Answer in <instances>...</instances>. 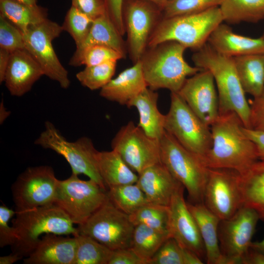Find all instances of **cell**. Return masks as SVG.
<instances>
[{"mask_svg":"<svg viewBox=\"0 0 264 264\" xmlns=\"http://www.w3.org/2000/svg\"><path fill=\"white\" fill-rule=\"evenodd\" d=\"M243 127L235 112L219 114L210 126L212 145L203 160L207 167L230 169L241 174L259 160L256 146Z\"/></svg>","mask_w":264,"mask_h":264,"instance_id":"6da1fadb","label":"cell"},{"mask_svg":"<svg viewBox=\"0 0 264 264\" xmlns=\"http://www.w3.org/2000/svg\"><path fill=\"white\" fill-rule=\"evenodd\" d=\"M195 66L209 70L217 89L219 114L235 112L250 128V106L240 82L233 58L216 51L207 43L192 56Z\"/></svg>","mask_w":264,"mask_h":264,"instance_id":"7a4b0ae2","label":"cell"},{"mask_svg":"<svg viewBox=\"0 0 264 264\" xmlns=\"http://www.w3.org/2000/svg\"><path fill=\"white\" fill-rule=\"evenodd\" d=\"M187 48L174 41L148 47L139 60L147 87L178 93L188 76L202 69L190 65L184 58Z\"/></svg>","mask_w":264,"mask_h":264,"instance_id":"3957f363","label":"cell"},{"mask_svg":"<svg viewBox=\"0 0 264 264\" xmlns=\"http://www.w3.org/2000/svg\"><path fill=\"white\" fill-rule=\"evenodd\" d=\"M12 220L16 239L11 246L13 252L27 257L34 250L42 235L54 234L73 236L77 227L69 216L55 203L17 211Z\"/></svg>","mask_w":264,"mask_h":264,"instance_id":"277c9868","label":"cell"},{"mask_svg":"<svg viewBox=\"0 0 264 264\" xmlns=\"http://www.w3.org/2000/svg\"><path fill=\"white\" fill-rule=\"evenodd\" d=\"M223 22L219 6L199 13L162 19L153 32L148 47L174 41L197 51L207 43L211 34Z\"/></svg>","mask_w":264,"mask_h":264,"instance_id":"5b68a950","label":"cell"},{"mask_svg":"<svg viewBox=\"0 0 264 264\" xmlns=\"http://www.w3.org/2000/svg\"><path fill=\"white\" fill-rule=\"evenodd\" d=\"M159 144L161 162L186 189L189 202L203 203L209 168L166 131Z\"/></svg>","mask_w":264,"mask_h":264,"instance_id":"8992f818","label":"cell"},{"mask_svg":"<svg viewBox=\"0 0 264 264\" xmlns=\"http://www.w3.org/2000/svg\"><path fill=\"white\" fill-rule=\"evenodd\" d=\"M35 144L50 149L63 156L69 164L72 174H84L107 190L98 165L97 151L89 138L82 136L74 142L68 141L50 121L35 140Z\"/></svg>","mask_w":264,"mask_h":264,"instance_id":"52a82bcc","label":"cell"},{"mask_svg":"<svg viewBox=\"0 0 264 264\" xmlns=\"http://www.w3.org/2000/svg\"><path fill=\"white\" fill-rule=\"evenodd\" d=\"M170 98L165 131L203 161L212 145L210 127L199 119L178 93L171 92Z\"/></svg>","mask_w":264,"mask_h":264,"instance_id":"ba28073f","label":"cell"},{"mask_svg":"<svg viewBox=\"0 0 264 264\" xmlns=\"http://www.w3.org/2000/svg\"><path fill=\"white\" fill-rule=\"evenodd\" d=\"M109 199L107 190L95 181L84 180L72 174L58 181L54 203L69 216L74 224L84 223Z\"/></svg>","mask_w":264,"mask_h":264,"instance_id":"9c48e42d","label":"cell"},{"mask_svg":"<svg viewBox=\"0 0 264 264\" xmlns=\"http://www.w3.org/2000/svg\"><path fill=\"white\" fill-rule=\"evenodd\" d=\"M134 228L129 215L117 208L109 198L77 229L79 234L89 236L114 250L130 247Z\"/></svg>","mask_w":264,"mask_h":264,"instance_id":"30bf717a","label":"cell"},{"mask_svg":"<svg viewBox=\"0 0 264 264\" xmlns=\"http://www.w3.org/2000/svg\"><path fill=\"white\" fill-rule=\"evenodd\" d=\"M63 31L62 25L47 19L29 26L22 34L25 49L39 64L44 75L66 89L70 84L68 71L60 62L52 45L53 41Z\"/></svg>","mask_w":264,"mask_h":264,"instance_id":"8fae6325","label":"cell"},{"mask_svg":"<svg viewBox=\"0 0 264 264\" xmlns=\"http://www.w3.org/2000/svg\"><path fill=\"white\" fill-rule=\"evenodd\" d=\"M122 13L127 52L135 64L148 48L153 32L162 19V8L148 0H124Z\"/></svg>","mask_w":264,"mask_h":264,"instance_id":"7c38bea8","label":"cell"},{"mask_svg":"<svg viewBox=\"0 0 264 264\" xmlns=\"http://www.w3.org/2000/svg\"><path fill=\"white\" fill-rule=\"evenodd\" d=\"M58 181L50 166L27 168L18 176L11 188L16 211L54 203Z\"/></svg>","mask_w":264,"mask_h":264,"instance_id":"4fadbf2b","label":"cell"},{"mask_svg":"<svg viewBox=\"0 0 264 264\" xmlns=\"http://www.w3.org/2000/svg\"><path fill=\"white\" fill-rule=\"evenodd\" d=\"M111 146L137 175L161 162L159 140L148 136L132 121L120 128L112 139Z\"/></svg>","mask_w":264,"mask_h":264,"instance_id":"5bb4252c","label":"cell"},{"mask_svg":"<svg viewBox=\"0 0 264 264\" xmlns=\"http://www.w3.org/2000/svg\"><path fill=\"white\" fill-rule=\"evenodd\" d=\"M240 179L235 170L208 169L203 203L220 220L230 218L243 206Z\"/></svg>","mask_w":264,"mask_h":264,"instance_id":"9a60e30c","label":"cell"},{"mask_svg":"<svg viewBox=\"0 0 264 264\" xmlns=\"http://www.w3.org/2000/svg\"><path fill=\"white\" fill-rule=\"evenodd\" d=\"M260 217L254 209L241 207L230 218L220 220L218 236L220 249L227 264H240L248 251Z\"/></svg>","mask_w":264,"mask_h":264,"instance_id":"2e32d148","label":"cell"},{"mask_svg":"<svg viewBox=\"0 0 264 264\" xmlns=\"http://www.w3.org/2000/svg\"><path fill=\"white\" fill-rule=\"evenodd\" d=\"M178 93L207 125L210 127L218 117V92L209 70L202 69L188 78Z\"/></svg>","mask_w":264,"mask_h":264,"instance_id":"e0dca14e","label":"cell"},{"mask_svg":"<svg viewBox=\"0 0 264 264\" xmlns=\"http://www.w3.org/2000/svg\"><path fill=\"white\" fill-rule=\"evenodd\" d=\"M181 184L174 194L170 203L169 233L183 247L206 260V251L196 221L184 198Z\"/></svg>","mask_w":264,"mask_h":264,"instance_id":"ac0fdd59","label":"cell"},{"mask_svg":"<svg viewBox=\"0 0 264 264\" xmlns=\"http://www.w3.org/2000/svg\"><path fill=\"white\" fill-rule=\"evenodd\" d=\"M43 75L41 67L28 51L19 49L10 54L3 82L12 95L21 97Z\"/></svg>","mask_w":264,"mask_h":264,"instance_id":"d6986e66","label":"cell"},{"mask_svg":"<svg viewBox=\"0 0 264 264\" xmlns=\"http://www.w3.org/2000/svg\"><path fill=\"white\" fill-rule=\"evenodd\" d=\"M77 239L46 234L23 260L24 264H74Z\"/></svg>","mask_w":264,"mask_h":264,"instance_id":"ffe728a7","label":"cell"},{"mask_svg":"<svg viewBox=\"0 0 264 264\" xmlns=\"http://www.w3.org/2000/svg\"><path fill=\"white\" fill-rule=\"evenodd\" d=\"M136 184L150 202L169 206L181 185L161 163L154 164L138 174Z\"/></svg>","mask_w":264,"mask_h":264,"instance_id":"44dd1931","label":"cell"},{"mask_svg":"<svg viewBox=\"0 0 264 264\" xmlns=\"http://www.w3.org/2000/svg\"><path fill=\"white\" fill-rule=\"evenodd\" d=\"M207 43L220 54L232 58L264 53L262 36L253 38L238 34L222 23L212 32Z\"/></svg>","mask_w":264,"mask_h":264,"instance_id":"7402d4cb","label":"cell"},{"mask_svg":"<svg viewBox=\"0 0 264 264\" xmlns=\"http://www.w3.org/2000/svg\"><path fill=\"white\" fill-rule=\"evenodd\" d=\"M133 64L100 89V95L128 107L130 102L148 87L140 60Z\"/></svg>","mask_w":264,"mask_h":264,"instance_id":"603a6c76","label":"cell"},{"mask_svg":"<svg viewBox=\"0 0 264 264\" xmlns=\"http://www.w3.org/2000/svg\"><path fill=\"white\" fill-rule=\"evenodd\" d=\"M187 204L196 221L203 242L207 263L227 264L221 253L219 244L218 228L220 220L203 203L187 202Z\"/></svg>","mask_w":264,"mask_h":264,"instance_id":"cb8c5ba5","label":"cell"},{"mask_svg":"<svg viewBox=\"0 0 264 264\" xmlns=\"http://www.w3.org/2000/svg\"><path fill=\"white\" fill-rule=\"evenodd\" d=\"M158 99V93L147 87L130 102L128 107L137 109L138 126L149 137L159 140L165 131V115L157 108Z\"/></svg>","mask_w":264,"mask_h":264,"instance_id":"d4e9b609","label":"cell"},{"mask_svg":"<svg viewBox=\"0 0 264 264\" xmlns=\"http://www.w3.org/2000/svg\"><path fill=\"white\" fill-rule=\"evenodd\" d=\"M236 70L245 93L254 98L264 91V53L233 58Z\"/></svg>","mask_w":264,"mask_h":264,"instance_id":"484cf974","label":"cell"},{"mask_svg":"<svg viewBox=\"0 0 264 264\" xmlns=\"http://www.w3.org/2000/svg\"><path fill=\"white\" fill-rule=\"evenodd\" d=\"M240 181L243 206L255 209L264 220V160H258L241 173Z\"/></svg>","mask_w":264,"mask_h":264,"instance_id":"4316f807","label":"cell"},{"mask_svg":"<svg viewBox=\"0 0 264 264\" xmlns=\"http://www.w3.org/2000/svg\"><path fill=\"white\" fill-rule=\"evenodd\" d=\"M98 165L102 178L108 189L110 187L136 183V174L115 151L98 153Z\"/></svg>","mask_w":264,"mask_h":264,"instance_id":"83f0119b","label":"cell"},{"mask_svg":"<svg viewBox=\"0 0 264 264\" xmlns=\"http://www.w3.org/2000/svg\"><path fill=\"white\" fill-rule=\"evenodd\" d=\"M122 37L106 13L94 20L87 37L75 51L95 45H104L118 51L125 58L127 47Z\"/></svg>","mask_w":264,"mask_h":264,"instance_id":"f1b7e54d","label":"cell"},{"mask_svg":"<svg viewBox=\"0 0 264 264\" xmlns=\"http://www.w3.org/2000/svg\"><path fill=\"white\" fill-rule=\"evenodd\" d=\"M1 15L23 33L30 25L47 19V9L36 5H29L15 0H0Z\"/></svg>","mask_w":264,"mask_h":264,"instance_id":"f546056e","label":"cell"},{"mask_svg":"<svg viewBox=\"0 0 264 264\" xmlns=\"http://www.w3.org/2000/svg\"><path fill=\"white\" fill-rule=\"evenodd\" d=\"M223 22H257L264 19V0H220Z\"/></svg>","mask_w":264,"mask_h":264,"instance_id":"4dcf8cb0","label":"cell"},{"mask_svg":"<svg viewBox=\"0 0 264 264\" xmlns=\"http://www.w3.org/2000/svg\"><path fill=\"white\" fill-rule=\"evenodd\" d=\"M170 237L168 233L159 231L147 225H134L130 247L145 262H149L164 242Z\"/></svg>","mask_w":264,"mask_h":264,"instance_id":"1f68e13d","label":"cell"},{"mask_svg":"<svg viewBox=\"0 0 264 264\" xmlns=\"http://www.w3.org/2000/svg\"><path fill=\"white\" fill-rule=\"evenodd\" d=\"M108 193L110 200L128 215L150 202L136 183L110 187Z\"/></svg>","mask_w":264,"mask_h":264,"instance_id":"d6a6232c","label":"cell"},{"mask_svg":"<svg viewBox=\"0 0 264 264\" xmlns=\"http://www.w3.org/2000/svg\"><path fill=\"white\" fill-rule=\"evenodd\" d=\"M74 264H108L112 250L89 236L78 234Z\"/></svg>","mask_w":264,"mask_h":264,"instance_id":"836d02e7","label":"cell"},{"mask_svg":"<svg viewBox=\"0 0 264 264\" xmlns=\"http://www.w3.org/2000/svg\"><path fill=\"white\" fill-rule=\"evenodd\" d=\"M129 217L134 225L142 224L170 234L169 206L149 202L129 215Z\"/></svg>","mask_w":264,"mask_h":264,"instance_id":"e575fe53","label":"cell"},{"mask_svg":"<svg viewBox=\"0 0 264 264\" xmlns=\"http://www.w3.org/2000/svg\"><path fill=\"white\" fill-rule=\"evenodd\" d=\"M124 58L121 53L110 47L95 45L75 51L69 60V65L73 66H91L107 62H117Z\"/></svg>","mask_w":264,"mask_h":264,"instance_id":"d590c367","label":"cell"},{"mask_svg":"<svg viewBox=\"0 0 264 264\" xmlns=\"http://www.w3.org/2000/svg\"><path fill=\"white\" fill-rule=\"evenodd\" d=\"M116 64V61H110L87 66L76 74V77L82 86L91 90L101 89L112 79Z\"/></svg>","mask_w":264,"mask_h":264,"instance_id":"8d00e7d4","label":"cell"},{"mask_svg":"<svg viewBox=\"0 0 264 264\" xmlns=\"http://www.w3.org/2000/svg\"><path fill=\"white\" fill-rule=\"evenodd\" d=\"M94 20L71 6L65 17L62 25L63 31L68 32L74 40L76 48L87 37Z\"/></svg>","mask_w":264,"mask_h":264,"instance_id":"74e56055","label":"cell"},{"mask_svg":"<svg viewBox=\"0 0 264 264\" xmlns=\"http://www.w3.org/2000/svg\"><path fill=\"white\" fill-rule=\"evenodd\" d=\"M220 0H169L162 9V19L201 12L218 7Z\"/></svg>","mask_w":264,"mask_h":264,"instance_id":"f35d334b","label":"cell"},{"mask_svg":"<svg viewBox=\"0 0 264 264\" xmlns=\"http://www.w3.org/2000/svg\"><path fill=\"white\" fill-rule=\"evenodd\" d=\"M185 248L174 238H168L148 264H185Z\"/></svg>","mask_w":264,"mask_h":264,"instance_id":"ab89813d","label":"cell"},{"mask_svg":"<svg viewBox=\"0 0 264 264\" xmlns=\"http://www.w3.org/2000/svg\"><path fill=\"white\" fill-rule=\"evenodd\" d=\"M0 48L11 53L25 49L22 33L1 15H0Z\"/></svg>","mask_w":264,"mask_h":264,"instance_id":"60d3db41","label":"cell"},{"mask_svg":"<svg viewBox=\"0 0 264 264\" xmlns=\"http://www.w3.org/2000/svg\"><path fill=\"white\" fill-rule=\"evenodd\" d=\"M16 211L9 208L4 205L0 206V246H11L16 239L15 231L13 226H10L8 222L16 214Z\"/></svg>","mask_w":264,"mask_h":264,"instance_id":"b9f144b4","label":"cell"},{"mask_svg":"<svg viewBox=\"0 0 264 264\" xmlns=\"http://www.w3.org/2000/svg\"><path fill=\"white\" fill-rule=\"evenodd\" d=\"M71 6L93 20L106 13L104 0H71Z\"/></svg>","mask_w":264,"mask_h":264,"instance_id":"7bdbcfd3","label":"cell"},{"mask_svg":"<svg viewBox=\"0 0 264 264\" xmlns=\"http://www.w3.org/2000/svg\"><path fill=\"white\" fill-rule=\"evenodd\" d=\"M106 13L119 33L123 36L125 29L122 8L124 0H104Z\"/></svg>","mask_w":264,"mask_h":264,"instance_id":"ee69618b","label":"cell"},{"mask_svg":"<svg viewBox=\"0 0 264 264\" xmlns=\"http://www.w3.org/2000/svg\"><path fill=\"white\" fill-rule=\"evenodd\" d=\"M250 106V128L264 132V98H254Z\"/></svg>","mask_w":264,"mask_h":264,"instance_id":"f6af8a7d","label":"cell"},{"mask_svg":"<svg viewBox=\"0 0 264 264\" xmlns=\"http://www.w3.org/2000/svg\"><path fill=\"white\" fill-rule=\"evenodd\" d=\"M108 264H145L131 248L112 250Z\"/></svg>","mask_w":264,"mask_h":264,"instance_id":"bcb514c9","label":"cell"},{"mask_svg":"<svg viewBox=\"0 0 264 264\" xmlns=\"http://www.w3.org/2000/svg\"><path fill=\"white\" fill-rule=\"evenodd\" d=\"M243 129L247 136L255 144L259 159L264 160V132L244 127Z\"/></svg>","mask_w":264,"mask_h":264,"instance_id":"7dc6e473","label":"cell"},{"mask_svg":"<svg viewBox=\"0 0 264 264\" xmlns=\"http://www.w3.org/2000/svg\"><path fill=\"white\" fill-rule=\"evenodd\" d=\"M240 264H264V253L250 248L242 258Z\"/></svg>","mask_w":264,"mask_h":264,"instance_id":"c3c4849f","label":"cell"},{"mask_svg":"<svg viewBox=\"0 0 264 264\" xmlns=\"http://www.w3.org/2000/svg\"><path fill=\"white\" fill-rule=\"evenodd\" d=\"M11 52L0 48V83L4 81V75L7 67Z\"/></svg>","mask_w":264,"mask_h":264,"instance_id":"681fc988","label":"cell"},{"mask_svg":"<svg viewBox=\"0 0 264 264\" xmlns=\"http://www.w3.org/2000/svg\"><path fill=\"white\" fill-rule=\"evenodd\" d=\"M23 258L20 254L12 252L11 254L8 255L0 257V264H12Z\"/></svg>","mask_w":264,"mask_h":264,"instance_id":"f907efd6","label":"cell"},{"mask_svg":"<svg viewBox=\"0 0 264 264\" xmlns=\"http://www.w3.org/2000/svg\"><path fill=\"white\" fill-rule=\"evenodd\" d=\"M250 248L264 253V238L259 242H252Z\"/></svg>","mask_w":264,"mask_h":264,"instance_id":"816d5d0a","label":"cell"},{"mask_svg":"<svg viewBox=\"0 0 264 264\" xmlns=\"http://www.w3.org/2000/svg\"><path fill=\"white\" fill-rule=\"evenodd\" d=\"M8 114H9V112L6 110L3 106V101H1L0 104V123H2L4 119L7 117Z\"/></svg>","mask_w":264,"mask_h":264,"instance_id":"f5cc1de1","label":"cell"},{"mask_svg":"<svg viewBox=\"0 0 264 264\" xmlns=\"http://www.w3.org/2000/svg\"><path fill=\"white\" fill-rule=\"evenodd\" d=\"M161 7L162 9L164 4L169 0H148Z\"/></svg>","mask_w":264,"mask_h":264,"instance_id":"db71d44e","label":"cell"},{"mask_svg":"<svg viewBox=\"0 0 264 264\" xmlns=\"http://www.w3.org/2000/svg\"><path fill=\"white\" fill-rule=\"evenodd\" d=\"M29 5L37 4V0H15Z\"/></svg>","mask_w":264,"mask_h":264,"instance_id":"11a10c76","label":"cell"},{"mask_svg":"<svg viewBox=\"0 0 264 264\" xmlns=\"http://www.w3.org/2000/svg\"><path fill=\"white\" fill-rule=\"evenodd\" d=\"M262 97V98H264V92H263V94L262 97Z\"/></svg>","mask_w":264,"mask_h":264,"instance_id":"9f6ffc18","label":"cell"},{"mask_svg":"<svg viewBox=\"0 0 264 264\" xmlns=\"http://www.w3.org/2000/svg\"><path fill=\"white\" fill-rule=\"evenodd\" d=\"M262 37L264 38V34L263 35Z\"/></svg>","mask_w":264,"mask_h":264,"instance_id":"6f0895ef","label":"cell"}]
</instances>
